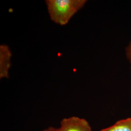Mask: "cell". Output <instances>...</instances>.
<instances>
[{
    "mask_svg": "<svg viewBox=\"0 0 131 131\" xmlns=\"http://www.w3.org/2000/svg\"><path fill=\"white\" fill-rule=\"evenodd\" d=\"M86 0H46L50 19L56 24L65 25L79 10Z\"/></svg>",
    "mask_w": 131,
    "mask_h": 131,
    "instance_id": "obj_1",
    "label": "cell"
},
{
    "mask_svg": "<svg viewBox=\"0 0 131 131\" xmlns=\"http://www.w3.org/2000/svg\"><path fill=\"white\" fill-rule=\"evenodd\" d=\"M58 129L59 131H92L89 122L75 116L63 118Z\"/></svg>",
    "mask_w": 131,
    "mask_h": 131,
    "instance_id": "obj_2",
    "label": "cell"
},
{
    "mask_svg": "<svg viewBox=\"0 0 131 131\" xmlns=\"http://www.w3.org/2000/svg\"><path fill=\"white\" fill-rule=\"evenodd\" d=\"M12 53L6 45H0V78H8L11 66Z\"/></svg>",
    "mask_w": 131,
    "mask_h": 131,
    "instance_id": "obj_3",
    "label": "cell"
},
{
    "mask_svg": "<svg viewBox=\"0 0 131 131\" xmlns=\"http://www.w3.org/2000/svg\"><path fill=\"white\" fill-rule=\"evenodd\" d=\"M100 131H131V117L118 121L112 126Z\"/></svg>",
    "mask_w": 131,
    "mask_h": 131,
    "instance_id": "obj_4",
    "label": "cell"
},
{
    "mask_svg": "<svg viewBox=\"0 0 131 131\" xmlns=\"http://www.w3.org/2000/svg\"><path fill=\"white\" fill-rule=\"evenodd\" d=\"M126 53L127 58L130 62V63L131 64V39L129 45H128V46L127 47L126 49Z\"/></svg>",
    "mask_w": 131,
    "mask_h": 131,
    "instance_id": "obj_5",
    "label": "cell"
},
{
    "mask_svg": "<svg viewBox=\"0 0 131 131\" xmlns=\"http://www.w3.org/2000/svg\"><path fill=\"white\" fill-rule=\"evenodd\" d=\"M42 131H59L58 128H56L53 127H49Z\"/></svg>",
    "mask_w": 131,
    "mask_h": 131,
    "instance_id": "obj_6",
    "label": "cell"
}]
</instances>
